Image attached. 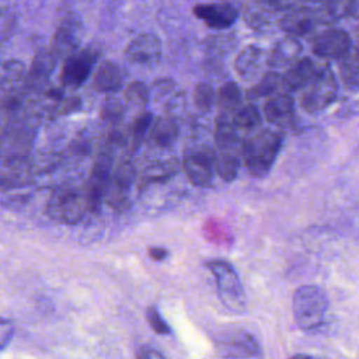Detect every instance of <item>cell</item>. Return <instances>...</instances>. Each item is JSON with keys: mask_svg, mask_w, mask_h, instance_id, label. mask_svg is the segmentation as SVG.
<instances>
[{"mask_svg": "<svg viewBox=\"0 0 359 359\" xmlns=\"http://www.w3.org/2000/svg\"><path fill=\"white\" fill-rule=\"evenodd\" d=\"M48 215L60 223L74 224L80 222L87 210H90L86 194L76 191H59L48 202Z\"/></svg>", "mask_w": 359, "mask_h": 359, "instance_id": "5b68a950", "label": "cell"}, {"mask_svg": "<svg viewBox=\"0 0 359 359\" xmlns=\"http://www.w3.org/2000/svg\"><path fill=\"white\" fill-rule=\"evenodd\" d=\"M317 73L316 65L310 57L294 60L282 76V87L287 91L304 90Z\"/></svg>", "mask_w": 359, "mask_h": 359, "instance_id": "5bb4252c", "label": "cell"}, {"mask_svg": "<svg viewBox=\"0 0 359 359\" xmlns=\"http://www.w3.org/2000/svg\"><path fill=\"white\" fill-rule=\"evenodd\" d=\"M14 24V10L6 1H0V38L7 36L8 32L13 29Z\"/></svg>", "mask_w": 359, "mask_h": 359, "instance_id": "d590c367", "label": "cell"}, {"mask_svg": "<svg viewBox=\"0 0 359 359\" xmlns=\"http://www.w3.org/2000/svg\"><path fill=\"white\" fill-rule=\"evenodd\" d=\"M339 76L351 91H359V49L349 50L339 63Z\"/></svg>", "mask_w": 359, "mask_h": 359, "instance_id": "cb8c5ba5", "label": "cell"}, {"mask_svg": "<svg viewBox=\"0 0 359 359\" xmlns=\"http://www.w3.org/2000/svg\"><path fill=\"white\" fill-rule=\"evenodd\" d=\"M122 86V72L121 69L109 60L102 62L94 74L93 87L101 93L118 91Z\"/></svg>", "mask_w": 359, "mask_h": 359, "instance_id": "ac0fdd59", "label": "cell"}, {"mask_svg": "<svg viewBox=\"0 0 359 359\" xmlns=\"http://www.w3.org/2000/svg\"><path fill=\"white\" fill-rule=\"evenodd\" d=\"M233 123L238 132L254 133L261 126V112L255 104L241 105L233 115Z\"/></svg>", "mask_w": 359, "mask_h": 359, "instance_id": "603a6c76", "label": "cell"}, {"mask_svg": "<svg viewBox=\"0 0 359 359\" xmlns=\"http://www.w3.org/2000/svg\"><path fill=\"white\" fill-rule=\"evenodd\" d=\"M112 168H111V156L108 151H101L91 168L88 184H87V198L90 203V210H100V206L104 201L105 191L109 182Z\"/></svg>", "mask_w": 359, "mask_h": 359, "instance_id": "9c48e42d", "label": "cell"}, {"mask_svg": "<svg viewBox=\"0 0 359 359\" xmlns=\"http://www.w3.org/2000/svg\"><path fill=\"white\" fill-rule=\"evenodd\" d=\"M184 171L196 187H209L213 177L215 154L206 147H196L184 156Z\"/></svg>", "mask_w": 359, "mask_h": 359, "instance_id": "ba28073f", "label": "cell"}, {"mask_svg": "<svg viewBox=\"0 0 359 359\" xmlns=\"http://www.w3.org/2000/svg\"><path fill=\"white\" fill-rule=\"evenodd\" d=\"M338 95V83L330 67L317 70L314 79L304 88L300 105L307 114H318L328 108Z\"/></svg>", "mask_w": 359, "mask_h": 359, "instance_id": "277c9868", "label": "cell"}, {"mask_svg": "<svg viewBox=\"0 0 359 359\" xmlns=\"http://www.w3.org/2000/svg\"><path fill=\"white\" fill-rule=\"evenodd\" d=\"M283 144L279 130L264 128L243 140L241 156L248 172L255 178L265 177L275 164Z\"/></svg>", "mask_w": 359, "mask_h": 359, "instance_id": "6da1fadb", "label": "cell"}, {"mask_svg": "<svg viewBox=\"0 0 359 359\" xmlns=\"http://www.w3.org/2000/svg\"><path fill=\"white\" fill-rule=\"evenodd\" d=\"M328 296L317 285H303L293 293V317L296 324L306 331L320 327L328 311Z\"/></svg>", "mask_w": 359, "mask_h": 359, "instance_id": "7a4b0ae2", "label": "cell"}, {"mask_svg": "<svg viewBox=\"0 0 359 359\" xmlns=\"http://www.w3.org/2000/svg\"><path fill=\"white\" fill-rule=\"evenodd\" d=\"M123 97L130 104H136V105L146 104L149 100V88L144 83L132 81L130 84L126 86L123 91Z\"/></svg>", "mask_w": 359, "mask_h": 359, "instance_id": "d6a6232c", "label": "cell"}, {"mask_svg": "<svg viewBox=\"0 0 359 359\" xmlns=\"http://www.w3.org/2000/svg\"><path fill=\"white\" fill-rule=\"evenodd\" d=\"M164 355L161 352H158L157 349H151V348H142L140 352L137 353V358H144V359H151V358H163Z\"/></svg>", "mask_w": 359, "mask_h": 359, "instance_id": "ab89813d", "label": "cell"}, {"mask_svg": "<svg viewBox=\"0 0 359 359\" xmlns=\"http://www.w3.org/2000/svg\"><path fill=\"white\" fill-rule=\"evenodd\" d=\"M264 115L273 126L290 129L296 123L294 100L287 93H275L265 101Z\"/></svg>", "mask_w": 359, "mask_h": 359, "instance_id": "7c38bea8", "label": "cell"}, {"mask_svg": "<svg viewBox=\"0 0 359 359\" xmlns=\"http://www.w3.org/2000/svg\"><path fill=\"white\" fill-rule=\"evenodd\" d=\"M206 268L216 279L217 294L222 303L233 313H243L245 310V293L234 266L227 261L213 259L206 262Z\"/></svg>", "mask_w": 359, "mask_h": 359, "instance_id": "3957f363", "label": "cell"}, {"mask_svg": "<svg viewBox=\"0 0 359 359\" xmlns=\"http://www.w3.org/2000/svg\"><path fill=\"white\" fill-rule=\"evenodd\" d=\"M14 335L13 324L4 318H0V351L4 349Z\"/></svg>", "mask_w": 359, "mask_h": 359, "instance_id": "74e56055", "label": "cell"}, {"mask_svg": "<svg viewBox=\"0 0 359 359\" xmlns=\"http://www.w3.org/2000/svg\"><path fill=\"white\" fill-rule=\"evenodd\" d=\"M280 27L293 36H302L311 32L316 27V17L307 11H292L286 14L282 21Z\"/></svg>", "mask_w": 359, "mask_h": 359, "instance_id": "7402d4cb", "label": "cell"}, {"mask_svg": "<svg viewBox=\"0 0 359 359\" xmlns=\"http://www.w3.org/2000/svg\"><path fill=\"white\" fill-rule=\"evenodd\" d=\"M77 28L73 20H66L57 28L55 38H53V52L56 55H70L77 49L79 38L76 34Z\"/></svg>", "mask_w": 359, "mask_h": 359, "instance_id": "44dd1931", "label": "cell"}, {"mask_svg": "<svg viewBox=\"0 0 359 359\" xmlns=\"http://www.w3.org/2000/svg\"><path fill=\"white\" fill-rule=\"evenodd\" d=\"M177 135H178L177 122L172 118L165 116V118H157L151 122L146 137L151 146L168 147L172 144Z\"/></svg>", "mask_w": 359, "mask_h": 359, "instance_id": "e0dca14e", "label": "cell"}, {"mask_svg": "<svg viewBox=\"0 0 359 359\" xmlns=\"http://www.w3.org/2000/svg\"><path fill=\"white\" fill-rule=\"evenodd\" d=\"M311 50L323 59H342L351 50V38L344 29L330 28L313 39Z\"/></svg>", "mask_w": 359, "mask_h": 359, "instance_id": "30bf717a", "label": "cell"}, {"mask_svg": "<svg viewBox=\"0 0 359 359\" xmlns=\"http://www.w3.org/2000/svg\"><path fill=\"white\" fill-rule=\"evenodd\" d=\"M146 318H147V323L149 325L153 328L154 332L157 334H161V335H167L171 332V328L170 325L165 323V320L160 316V311L151 306L146 310Z\"/></svg>", "mask_w": 359, "mask_h": 359, "instance_id": "e575fe53", "label": "cell"}, {"mask_svg": "<svg viewBox=\"0 0 359 359\" xmlns=\"http://www.w3.org/2000/svg\"><path fill=\"white\" fill-rule=\"evenodd\" d=\"M125 56L132 63L153 66L158 63L163 56L161 42L153 34H140L128 43Z\"/></svg>", "mask_w": 359, "mask_h": 359, "instance_id": "8fae6325", "label": "cell"}, {"mask_svg": "<svg viewBox=\"0 0 359 359\" xmlns=\"http://www.w3.org/2000/svg\"><path fill=\"white\" fill-rule=\"evenodd\" d=\"M149 254L154 261H161L168 255V251L163 247H151L149 248Z\"/></svg>", "mask_w": 359, "mask_h": 359, "instance_id": "f35d334b", "label": "cell"}, {"mask_svg": "<svg viewBox=\"0 0 359 359\" xmlns=\"http://www.w3.org/2000/svg\"><path fill=\"white\" fill-rule=\"evenodd\" d=\"M24 66L18 60L0 62V84H4L11 80H18L22 74Z\"/></svg>", "mask_w": 359, "mask_h": 359, "instance_id": "836d02e7", "label": "cell"}, {"mask_svg": "<svg viewBox=\"0 0 359 359\" xmlns=\"http://www.w3.org/2000/svg\"><path fill=\"white\" fill-rule=\"evenodd\" d=\"M300 50L302 46L299 41H296L294 38H286L272 48L266 63L273 69L289 67L294 60H297Z\"/></svg>", "mask_w": 359, "mask_h": 359, "instance_id": "d6986e66", "label": "cell"}, {"mask_svg": "<svg viewBox=\"0 0 359 359\" xmlns=\"http://www.w3.org/2000/svg\"><path fill=\"white\" fill-rule=\"evenodd\" d=\"M264 52L255 45L245 46L234 60V69L237 74L244 80H251L258 76L262 66Z\"/></svg>", "mask_w": 359, "mask_h": 359, "instance_id": "2e32d148", "label": "cell"}, {"mask_svg": "<svg viewBox=\"0 0 359 359\" xmlns=\"http://www.w3.org/2000/svg\"><path fill=\"white\" fill-rule=\"evenodd\" d=\"M223 339L224 356H261V349L257 339L243 331H236Z\"/></svg>", "mask_w": 359, "mask_h": 359, "instance_id": "9a60e30c", "label": "cell"}, {"mask_svg": "<svg viewBox=\"0 0 359 359\" xmlns=\"http://www.w3.org/2000/svg\"><path fill=\"white\" fill-rule=\"evenodd\" d=\"M327 11L334 17L359 14V0H327Z\"/></svg>", "mask_w": 359, "mask_h": 359, "instance_id": "1f68e13d", "label": "cell"}, {"mask_svg": "<svg viewBox=\"0 0 359 359\" xmlns=\"http://www.w3.org/2000/svg\"><path fill=\"white\" fill-rule=\"evenodd\" d=\"M178 171V161L177 160H167V161H161L157 164H153L150 167H147L139 182L142 185H149L153 182H161V181H167L170 180L172 175H175Z\"/></svg>", "mask_w": 359, "mask_h": 359, "instance_id": "484cf974", "label": "cell"}, {"mask_svg": "<svg viewBox=\"0 0 359 359\" xmlns=\"http://www.w3.org/2000/svg\"><path fill=\"white\" fill-rule=\"evenodd\" d=\"M194 101L199 111L209 112L216 102V94L213 87L208 83H199L194 91Z\"/></svg>", "mask_w": 359, "mask_h": 359, "instance_id": "4dcf8cb0", "label": "cell"}, {"mask_svg": "<svg viewBox=\"0 0 359 359\" xmlns=\"http://www.w3.org/2000/svg\"><path fill=\"white\" fill-rule=\"evenodd\" d=\"M56 56L57 55L53 50H42L35 56L29 70V81L32 84H36V83L41 84L46 80V77L49 76V73L55 66Z\"/></svg>", "mask_w": 359, "mask_h": 359, "instance_id": "83f0119b", "label": "cell"}, {"mask_svg": "<svg viewBox=\"0 0 359 359\" xmlns=\"http://www.w3.org/2000/svg\"><path fill=\"white\" fill-rule=\"evenodd\" d=\"M28 180V168L20 161H7L0 167V187H20Z\"/></svg>", "mask_w": 359, "mask_h": 359, "instance_id": "4316f807", "label": "cell"}, {"mask_svg": "<svg viewBox=\"0 0 359 359\" xmlns=\"http://www.w3.org/2000/svg\"><path fill=\"white\" fill-rule=\"evenodd\" d=\"M153 122V116L149 112H143L135 118L129 130H128V146L132 150H136L143 137L147 135L149 128Z\"/></svg>", "mask_w": 359, "mask_h": 359, "instance_id": "f546056e", "label": "cell"}, {"mask_svg": "<svg viewBox=\"0 0 359 359\" xmlns=\"http://www.w3.org/2000/svg\"><path fill=\"white\" fill-rule=\"evenodd\" d=\"M133 178L135 170L130 161L123 160L112 170L104 199L114 210H125L128 208L129 189Z\"/></svg>", "mask_w": 359, "mask_h": 359, "instance_id": "52a82bcc", "label": "cell"}, {"mask_svg": "<svg viewBox=\"0 0 359 359\" xmlns=\"http://www.w3.org/2000/svg\"><path fill=\"white\" fill-rule=\"evenodd\" d=\"M194 14L202 20L209 28L223 29L229 28L237 20V10L229 3H208L196 4Z\"/></svg>", "mask_w": 359, "mask_h": 359, "instance_id": "4fadbf2b", "label": "cell"}, {"mask_svg": "<svg viewBox=\"0 0 359 359\" xmlns=\"http://www.w3.org/2000/svg\"><path fill=\"white\" fill-rule=\"evenodd\" d=\"M122 114H123L122 105L116 100H114V98H109L105 102V105H104V108L101 111V116L107 122H116V121H119Z\"/></svg>", "mask_w": 359, "mask_h": 359, "instance_id": "8d00e7d4", "label": "cell"}, {"mask_svg": "<svg viewBox=\"0 0 359 359\" xmlns=\"http://www.w3.org/2000/svg\"><path fill=\"white\" fill-rule=\"evenodd\" d=\"M216 102L220 114L233 115L241 107V91L234 81L224 83L216 95Z\"/></svg>", "mask_w": 359, "mask_h": 359, "instance_id": "d4e9b609", "label": "cell"}, {"mask_svg": "<svg viewBox=\"0 0 359 359\" xmlns=\"http://www.w3.org/2000/svg\"><path fill=\"white\" fill-rule=\"evenodd\" d=\"M97 60L94 49L74 50L66 56L60 72V83L69 88L80 87L90 76Z\"/></svg>", "mask_w": 359, "mask_h": 359, "instance_id": "8992f818", "label": "cell"}, {"mask_svg": "<svg viewBox=\"0 0 359 359\" xmlns=\"http://www.w3.org/2000/svg\"><path fill=\"white\" fill-rule=\"evenodd\" d=\"M241 157V150H216L215 168L222 180L233 181L237 177Z\"/></svg>", "mask_w": 359, "mask_h": 359, "instance_id": "ffe728a7", "label": "cell"}, {"mask_svg": "<svg viewBox=\"0 0 359 359\" xmlns=\"http://www.w3.org/2000/svg\"><path fill=\"white\" fill-rule=\"evenodd\" d=\"M282 86V77L275 72H268L261 76L258 83L252 86L248 91L250 100H257L262 97H269L278 93V88Z\"/></svg>", "mask_w": 359, "mask_h": 359, "instance_id": "f1b7e54d", "label": "cell"}]
</instances>
